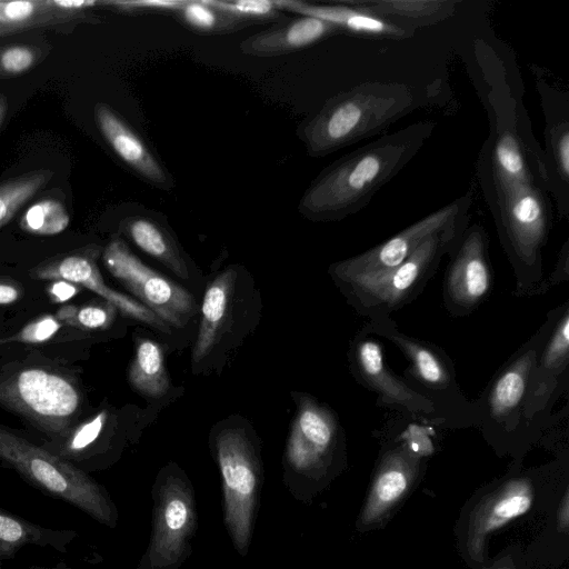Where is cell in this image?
<instances>
[{
	"label": "cell",
	"instance_id": "obj_1",
	"mask_svg": "<svg viewBox=\"0 0 569 569\" xmlns=\"http://www.w3.org/2000/svg\"><path fill=\"white\" fill-rule=\"evenodd\" d=\"M435 128L431 121L412 123L342 156L310 182L298 211L316 222L357 213L419 152Z\"/></svg>",
	"mask_w": 569,
	"mask_h": 569
},
{
	"label": "cell",
	"instance_id": "obj_2",
	"mask_svg": "<svg viewBox=\"0 0 569 569\" xmlns=\"http://www.w3.org/2000/svg\"><path fill=\"white\" fill-rule=\"evenodd\" d=\"M418 99L402 83L366 82L328 99L299 123L297 136L310 157H325L385 131L417 108Z\"/></svg>",
	"mask_w": 569,
	"mask_h": 569
},
{
	"label": "cell",
	"instance_id": "obj_3",
	"mask_svg": "<svg viewBox=\"0 0 569 569\" xmlns=\"http://www.w3.org/2000/svg\"><path fill=\"white\" fill-rule=\"evenodd\" d=\"M482 191L513 267L517 295L542 292V249L552 226L548 191L522 182L491 186Z\"/></svg>",
	"mask_w": 569,
	"mask_h": 569
},
{
	"label": "cell",
	"instance_id": "obj_4",
	"mask_svg": "<svg viewBox=\"0 0 569 569\" xmlns=\"http://www.w3.org/2000/svg\"><path fill=\"white\" fill-rule=\"evenodd\" d=\"M261 307L254 280L242 266L231 264L219 272L207 286L199 308L192 371H220L229 355L253 331Z\"/></svg>",
	"mask_w": 569,
	"mask_h": 569
},
{
	"label": "cell",
	"instance_id": "obj_5",
	"mask_svg": "<svg viewBox=\"0 0 569 569\" xmlns=\"http://www.w3.org/2000/svg\"><path fill=\"white\" fill-rule=\"evenodd\" d=\"M469 219L429 237L408 259L383 272L333 280L347 301L369 319L389 316L425 289L441 258L450 254Z\"/></svg>",
	"mask_w": 569,
	"mask_h": 569
},
{
	"label": "cell",
	"instance_id": "obj_6",
	"mask_svg": "<svg viewBox=\"0 0 569 569\" xmlns=\"http://www.w3.org/2000/svg\"><path fill=\"white\" fill-rule=\"evenodd\" d=\"M0 461L37 489L112 526L116 510L106 490L88 473L47 448L0 427Z\"/></svg>",
	"mask_w": 569,
	"mask_h": 569
},
{
	"label": "cell",
	"instance_id": "obj_7",
	"mask_svg": "<svg viewBox=\"0 0 569 569\" xmlns=\"http://www.w3.org/2000/svg\"><path fill=\"white\" fill-rule=\"evenodd\" d=\"M365 328L400 349L410 362L403 379L436 406L443 422L478 426L477 405L465 397L456 379L453 361L442 349L399 331L389 316L370 318Z\"/></svg>",
	"mask_w": 569,
	"mask_h": 569
},
{
	"label": "cell",
	"instance_id": "obj_8",
	"mask_svg": "<svg viewBox=\"0 0 569 569\" xmlns=\"http://www.w3.org/2000/svg\"><path fill=\"white\" fill-rule=\"evenodd\" d=\"M560 310L561 306L548 315L539 330L497 371L476 402L478 426L489 439L526 440L532 435L525 418L528 382Z\"/></svg>",
	"mask_w": 569,
	"mask_h": 569
},
{
	"label": "cell",
	"instance_id": "obj_9",
	"mask_svg": "<svg viewBox=\"0 0 569 569\" xmlns=\"http://www.w3.org/2000/svg\"><path fill=\"white\" fill-rule=\"evenodd\" d=\"M0 403L49 436L63 438L79 415L82 399L68 377L42 368H26L0 378Z\"/></svg>",
	"mask_w": 569,
	"mask_h": 569
},
{
	"label": "cell",
	"instance_id": "obj_10",
	"mask_svg": "<svg viewBox=\"0 0 569 569\" xmlns=\"http://www.w3.org/2000/svg\"><path fill=\"white\" fill-rule=\"evenodd\" d=\"M214 437L226 523L239 551L246 552L252 529L258 461L251 435L242 422H223Z\"/></svg>",
	"mask_w": 569,
	"mask_h": 569
},
{
	"label": "cell",
	"instance_id": "obj_11",
	"mask_svg": "<svg viewBox=\"0 0 569 569\" xmlns=\"http://www.w3.org/2000/svg\"><path fill=\"white\" fill-rule=\"evenodd\" d=\"M103 264L138 301L172 329H181L199 313L197 300L186 288L144 264L120 237L102 253Z\"/></svg>",
	"mask_w": 569,
	"mask_h": 569
},
{
	"label": "cell",
	"instance_id": "obj_12",
	"mask_svg": "<svg viewBox=\"0 0 569 569\" xmlns=\"http://www.w3.org/2000/svg\"><path fill=\"white\" fill-rule=\"evenodd\" d=\"M470 193L429 213L382 243L351 258L332 263L333 280L383 272L408 259L432 234L470 218Z\"/></svg>",
	"mask_w": 569,
	"mask_h": 569
},
{
	"label": "cell",
	"instance_id": "obj_13",
	"mask_svg": "<svg viewBox=\"0 0 569 569\" xmlns=\"http://www.w3.org/2000/svg\"><path fill=\"white\" fill-rule=\"evenodd\" d=\"M348 361L356 381L375 392L382 405L395 407L416 418L443 421L429 399L387 366L381 345L365 327L350 342Z\"/></svg>",
	"mask_w": 569,
	"mask_h": 569
},
{
	"label": "cell",
	"instance_id": "obj_14",
	"mask_svg": "<svg viewBox=\"0 0 569 569\" xmlns=\"http://www.w3.org/2000/svg\"><path fill=\"white\" fill-rule=\"evenodd\" d=\"M443 281V302L452 316H466L489 296L492 270L488 237L479 223L468 224L451 251Z\"/></svg>",
	"mask_w": 569,
	"mask_h": 569
},
{
	"label": "cell",
	"instance_id": "obj_15",
	"mask_svg": "<svg viewBox=\"0 0 569 569\" xmlns=\"http://www.w3.org/2000/svg\"><path fill=\"white\" fill-rule=\"evenodd\" d=\"M194 525L190 488L179 477L162 482L154 509V527L147 555L148 569H169L182 557Z\"/></svg>",
	"mask_w": 569,
	"mask_h": 569
},
{
	"label": "cell",
	"instance_id": "obj_16",
	"mask_svg": "<svg viewBox=\"0 0 569 569\" xmlns=\"http://www.w3.org/2000/svg\"><path fill=\"white\" fill-rule=\"evenodd\" d=\"M97 250L87 249L44 262L33 270L41 280H63L89 289L112 305L126 317L151 327L163 335H171L172 328L154 312L131 297L109 287L96 263Z\"/></svg>",
	"mask_w": 569,
	"mask_h": 569
},
{
	"label": "cell",
	"instance_id": "obj_17",
	"mask_svg": "<svg viewBox=\"0 0 569 569\" xmlns=\"http://www.w3.org/2000/svg\"><path fill=\"white\" fill-rule=\"evenodd\" d=\"M341 429L336 415L308 396H299L287 443V460L298 472H311L328 461Z\"/></svg>",
	"mask_w": 569,
	"mask_h": 569
},
{
	"label": "cell",
	"instance_id": "obj_18",
	"mask_svg": "<svg viewBox=\"0 0 569 569\" xmlns=\"http://www.w3.org/2000/svg\"><path fill=\"white\" fill-rule=\"evenodd\" d=\"M569 303L560 315L545 342L529 378L525 401V418L533 435L542 427L547 410L559 396L560 378L569 366Z\"/></svg>",
	"mask_w": 569,
	"mask_h": 569
},
{
	"label": "cell",
	"instance_id": "obj_19",
	"mask_svg": "<svg viewBox=\"0 0 569 569\" xmlns=\"http://www.w3.org/2000/svg\"><path fill=\"white\" fill-rule=\"evenodd\" d=\"M535 500L529 477L508 479L483 497L470 513L467 528V551L476 560L483 559L487 537L512 520L526 515Z\"/></svg>",
	"mask_w": 569,
	"mask_h": 569
},
{
	"label": "cell",
	"instance_id": "obj_20",
	"mask_svg": "<svg viewBox=\"0 0 569 569\" xmlns=\"http://www.w3.org/2000/svg\"><path fill=\"white\" fill-rule=\"evenodd\" d=\"M94 120L111 150L139 178L162 190L174 187V179L157 153L109 104H96Z\"/></svg>",
	"mask_w": 569,
	"mask_h": 569
},
{
	"label": "cell",
	"instance_id": "obj_21",
	"mask_svg": "<svg viewBox=\"0 0 569 569\" xmlns=\"http://www.w3.org/2000/svg\"><path fill=\"white\" fill-rule=\"evenodd\" d=\"M419 466V457L406 443L383 453L360 512L361 527L379 523L399 503L413 483Z\"/></svg>",
	"mask_w": 569,
	"mask_h": 569
},
{
	"label": "cell",
	"instance_id": "obj_22",
	"mask_svg": "<svg viewBox=\"0 0 569 569\" xmlns=\"http://www.w3.org/2000/svg\"><path fill=\"white\" fill-rule=\"evenodd\" d=\"M274 3L282 12L313 17L332 24L340 32L355 36L400 40L411 38L415 33L413 29L388 21L348 3L347 0L332 3L274 0Z\"/></svg>",
	"mask_w": 569,
	"mask_h": 569
},
{
	"label": "cell",
	"instance_id": "obj_23",
	"mask_svg": "<svg viewBox=\"0 0 569 569\" xmlns=\"http://www.w3.org/2000/svg\"><path fill=\"white\" fill-rule=\"evenodd\" d=\"M546 116L545 164L549 181V192L557 201L558 211L568 217L569 187V120L568 108L563 112L556 110L557 93L545 81L537 79Z\"/></svg>",
	"mask_w": 569,
	"mask_h": 569
},
{
	"label": "cell",
	"instance_id": "obj_24",
	"mask_svg": "<svg viewBox=\"0 0 569 569\" xmlns=\"http://www.w3.org/2000/svg\"><path fill=\"white\" fill-rule=\"evenodd\" d=\"M340 32L332 24L309 16H297L242 40L239 49L243 54L270 58L290 54Z\"/></svg>",
	"mask_w": 569,
	"mask_h": 569
},
{
	"label": "cell",
	"instance_id": "obj_25",
	"mask_svg": "<svg viewBox=\"0 0 569 569\" xmlns=\"http://www.w3.org/2000/svg\"><path fill=\"white\" fill-rule=\"evenodd\" d=\"M121 230L140 250L178 278L191 281L192 269L188 257L163 222L152 216L134 214L122 220Z\"/></svg>",
	"mask_w": 569,
	"mask_h": 569
},
{
	"label": "cell",
	"instance_id": "obj_26",
	"mask_svg": "<svg viewBox=\"0 0 569 569\" xmlns=\"http://www.w3.org/2000/svg\"><path fill=\"white\" fill-rule=\"evenodd\" d=\"M348 3L410 29L438 23L456 11L452 0H347Z\"/></svg>",
	"mask_w": 569,
	"mask_h": 569
},
{
	"label": "cell",
	"instance_id": "obj_27",
	"mask_svg": "<svg viewBox=\"0 0 569 569\" xmlns=\"http://www.w3.org/2000/svg\"><path fill=\"white\" fill-rule=\"evenodd\" d=\"M76 537V531L41 527L0 508V560L13 558L28 545L62 552Z\"/></svg>",
	"mask_w": 569,
	"mask_h": 569
},
{
	"label": "cell",
	"instance_id": "obj_28",
	"mask_svg": "<svg viewBox=\"0 0 569 569\" xmlns=\"http://www.w3.org/2000/svg\"><path fill=\"white\" fill-rule=\"evenodd\" d=\"M128 378L131 386L144 397L160 398L168 392L170 380L163 350L158 342L149 338L137 342Z\"/></svg>",
	"mask_w": 569,
	"mask_h": 569
},
{
	"label": "cell",
	"instance_id": "obj_29",
	"mask_svg": "<svg viewBox=\"0 0 569 569\" xmlns=\"http://www.w3.org/2000/svg\"><path fill=\"white\" fill-rule=\"evenodd\" d=\"M171 16L183 27L202 34H229L249 27L218 9L212 0H181Z\"/></svg>",
	"mask_w": 569,
	"mask_h": 569
},
{
	"label": "cell",
	"instance_id": "obj_30",
	"mask_svg": "<svg viewBox=\"0 0 569 569\" xmlns=\"http://www.w3.org/2000/svg\"><path fill=\"white\" fill-rule=\"evenodd\" d=\"M53 176L51 170L23 173L0 183V228L8 223L16 212L32 198Z\"/></svg>",
	"mask_w": 569,
	"mask_h": 569
},
{
	"label": "cell",
	"instance_id": "obj_31",
	"mask_svg": "<svg viewBox=\"0 0 569 569\" xmlns=\"http://www.w3.org/2000/svg\"><path fill=\"white\" fill-rule=\"evenodd\" d=\"M70 216L62 202L47 198L30 206L20 220L22 230L39 236H51L63 231Z\"/></svg>",
	"mask_w": 569,
	"mask_h": 569
},
{
	"label": "cell",
	"instance_id": "obj_32",
	"mask_svg": "<svg viewBox=\"0 0 569 569\" xmlns=\"http://www.w3.org/2000/svg\"><path fill=\"white\" fill-rule=\"evenodd\" d=\"M212 3L249 27L260 23L276 24L288 20V17L278 9L274 0H212Z\"/></svg>",
	"mask_w": 569,
	"mask_h": 569
},
{
	"label": "cell",
	"instance_id": "obj_33",
	"mask_svg": "<svg viewBox=\"0 0 569 569\" xmlns=\"http://www.w3.org/2000/svg\"><path fill=\"white\" fill-rule=\"evenodd\" d=\"M107 419V411H101L94 417H91L76 429L70 430L69 433L62 438L63 441L60 449L52 452L67 460L79 457L80 453L84 452L97 441L106 426Z\"/></svg>",
	"mask_w": 569,
	"mask_h": 569
},
{
	"label": "cell",
	"instance_id": "obj_34",
	"mask_svg": "<svg viewBox=\"0 0 569 569\" xmlns=\"http://www.w3.org/2000/svg\"><path fill=\"white\" fill-rule=\"evenodd\" d=\"M63 323L56 316L44 315L29 322L11 337L0 339V345L9 342L40 343L50 340Z\"/></svg>",
	"mask_w": 569,
	"mask_h": 569
},
{
	"label": "cell",
	"instance_id": "obj_35",
	"mask_svg": "<svg viewBox=\"0 0 569 569\" xmlns=\"http://www.w3.org/2000/svg\"><path fill=\"white\" fill-rule=\"evenodd\" d=\"M37 50L29 46L13 44L0 49V76L27 72L37 61Z\"/></svg>",
	"mask_w": 569,
	"mask_h": 569
},
{
	"label": "cell",
	"instance_id": "obj_36",
	"mask_svg": "<svg viewBox=\"0 0 569 569\" xmlns=\"http://www.w3.org/2000/svg\"><path fill=\"white\" fill-rule=\"evenodd\" d=\"M116 310L117 309L108 302L106 305L84 306L77 309L76 326L90 330L104 329L111 325L116 316Z\"/></svg>",
	"mask_w": 569,
	"mask_h": 569
},
{
	"label": "cell",
	"instance_id": "obj_37",
	"mask_svg": "<svg viewBox=\"0 0 569 569\" xmlns=\"http://www.w3.org/2000/svg\"><path fill=\"white\" fill-rule=\"evenodd\" d=\"M181 0H142V1H107L101 4L114 7L120 11L130 13H168L171 14L180 4Z\"/></svg>",
	"mask_w": 569,
	"mask_h": 569
},
{
	"label": "cell",
	"instance_id": "obj_38",
	"mask_svg": "<svg viewBox=\"0 0 569 569\" xmlns=\"http://www.w3.org/2000/svg\"><path fill=\"white\" fill-rule=\"evenodd\" d=\"M43 2L34 1H11L0 2V22L11 26L28 23Z\"/></svg>",
	"mask_w": 569,
	"mask_h": 569
},
{
	"label": "cell",
	"instance_id": "obj_39",
	"mask_svg": "<svg viewBox=\"0 0 569 569\" xmlns=\"http://www.w3.org/2000/svg\"><path fill=\"white\" fill-rule=\"evenodd\" d=\"M49 292L54 300L64 301L78 292V287L71 282L58 280L50 286Z\"/></svg>",
	"mask_w": 569,
	"mask_h": 569
},
{
	"label": "cell",
	"instance_id": "obj_40",
	"mask_svg": "<svg viewBox=\"0 0 569 569\" xmlns=\"http://www.w3.org/2000/svg\"><path fill=\"white\" fill-rule=\"evenodd\" d=\"M20 297V290L16 284L0 280V305H10Z\"/></svg>",
	"mask_w": 569,
	"mask_h": 569
},
{
	"label": "cell",
	"instance_id": "obj_41",
	"mask_svg": "<svg viewBox=\"0 0 569 569\" xmlns=\"http://www.w3.org/2000/svg\"><path fill=\"white\" fill-rule=\"evenodd\" d=\"M557 525L560 531L567 532L569 525V497L566 490L557 513Z\"/></svg>",
	"mask_w": 569,
	"mask_h": 569
},
{
	"label": "cell",
	"instance_id": "obj_42",
	"mask_svg": "<svg viewBox=\"0 0 569 569\" xmlns=\"http://www.w3.org/2000/svg\"><path fill=\"white\" fill-rule=\"evenodd\" d=\"M6 111H7V99L4 96L0 94V126L3 121Z\"/></svg>",
	"mask_w": 569,
	"mask_h": 569
},
{
	"label": "cell",
	"instance_id": "obj_43",
	"mask_svg": "<svg viewBox=\"0 0 569 569\" xmlns=\"http://www.w3.org/2000/svg\"><path fill=\"white\" fill-rule=\"evenodd\" d=\"M491 569H512L511 567H507V566H497L495 568H491Z\"/></svg>",
	"mask_w": 569,
	"mask_h": 569
}]
</instances>
